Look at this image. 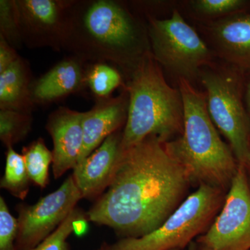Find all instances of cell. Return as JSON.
Returning a JSON list of instances; mask_svg holds the SVG:
<instances>
[{"mask_svg": "<svg viewBox=\"0 0 250 250\" xmlns=\"http://www.w3.org/2000/svg\"><path fill=\"white\" fill-rule=\"evenodd\" d=\"M191 184L164 143L150 136L123 150L108 191L88 211V218L125 238L145 236L178 208Z\"/></svg>", "mask_w": 250, "mask_h": 250, "instance_id": "cell-1", "label": "cell"}, {"mask_svg": "<svg viewBox=\"0 0 250 250\" xmlns=\"http://www.w3.org/2000/svg\"><path fill=\"white\" fill-rule=\"evenodd\" d=\"M62 50L88 63L118 65L128 75L151 51L147 31L116 0H72Z\"/></svg>", "mask_w": 250, "mask_h": 250, "instance_id": "cell-2", "label": "cell"}, {"mask_svg": "<svg viewBox=\"0 0 250 250\" xmlns=\"http://www.w3.org/2000/svg\"><path fill=\"white\" fill-rule=\"evenodd\" d=\"M184 104L182 136L164 143L166 150L185 167L192 183L228 192L238 168L231 148L219 136L207 108V95L189 81L179 79Z\"/></svg>", "mask_w": 250, "mask_h": 250, "instance_id": "cell-3", "label": "cell"}, {"mask_svg": "<svg viewBox=\"0 0 250 250\" xmlns=\"http://www.w3.org/2000/svg\"><path fill=\"white\" fill-rule=\"evenodd\" d=\"M125 89L129 101L123 131V150L150 136L165 143L182 134L184 104L180 90L167 83L151 51L131 72Z\"/></svg>", "mask_w": 250, "mask_h": 250, "instance_id": "cell-4", "label": "cell"}, {"mask_svg": "<svg viewBox=\"0 0 250 250\" xmlns=\"http://www.w3.org/2000/svg\"><path fill=\"white\" fill-rule=\"evenodd\" d=\"M226 192L200 184L159 228L139 238H124L111 250H184L204 234L223 207Z\"/></svg>", "mask_w": 250, "mask_h": 250, "instance_id": "cell-5", "label": "cell"}, {"mask_svg": "<svg viewBox=\"0 0 250 250\" xmlns=\"http://www.w3.org/2000/svg\"><path fill=\"white\" fill-rule=\"evenodd\" d=\"M147 32L153 57L179 79L190 82L210 62L209 49L176 10L168 19L149 16Z\"/></svg>", "mask_w": 250, "mask_h": 250, "instance_id": "cell-6", "label": "cell"}, {"mask_svg": "<svg viewBox=\"0 0 250 250\" xmlns=\"http://www.w3.org/2000/svg\"><path fill=\"white\" fill-rule=\"evenodd\" d=\"M202 82L212 121L228 140L238 164L246 166L250 159V123L238 78L230 70H212L202 74Z\"/></svg>", "mask_w": 250, "mask_h": 250, "instance_id": "cell-7", "label": "cell"}, {"mask_svg": "<svg viewBox=\"0 0 250 250\" xmlns=\"http://www.w3.org/2000/svg\"><path fill=\"white\" fill-rule=\"evenodd\" d=\"M196 243L208 250H250V187L244 165L238 164L218 215Z\"/></svg>", "mask_w": 250, "mask_h": 250, "instance_id": "cell-8", "label": "cell"}, {"mask_svg": "<svg viewBox=\"0 0 250 250\" xmlns=\"http://www.w3.org/2000/svg\"><path fill=\"white\" fill-rule=\"evenodd\" d=\"M83 198L72 175L35 205L18 208L16 250L35 248L57 229Z\"/></svg>", "mask_w": 250, "mask_h": 250, "instance_id": "cell-9", "label": "cell"}, {"mask_svg": "<svg viewBox=\"0 0 250 250\" xmlns=\"http://www.w3.org/2000/svg\"><path fill=\"white\" fill-rule=\"evenodd\" d=\"M72 0H16L21 35L29 48L62 50Z\"/></svg>", "mask_w": 250, "mask_h": 250, "instance_id": "cell-10", "label": "cell"}, {"mask_svg": "<svg viewBox=\"0 0 250 250\" xmlns=\"http://www.w3.org/2000/svg\"><path fill=\"white\" fill-rule=\"evenodd\" d=\"M83 112L60 106L48 117L46 129L53 141L54 177L58 179L78 164L83 143Z\"/></svg>", "mask_w": 250, "mask_h": 250, "instance_id": "cell-11", "label": "cell"}, {"mask_svg": "<svg viewBox=\"0 0 250 250\" xmlns=\"http://www.w3.org/2000/svg\"><path fill=\"white\" fill-rule=\"evenodd\" d=\"M122 139L120 130L111 134L73 169L72 177L83 198L97 196L109 187L123 152Z\"/></svg>", "mask_w": 250, "mask_h": 250, "instance_id": "cell-12", "label": "cell"}, {"mask_svg": "<svg viewBox=\"0 0 250 250\" xmlns=\"http://www.w3.org/2000/svg\"><path fill=\"white\" fill-rule=\"evenodd\" d=\"M129 101V93L125 89L115 98L96 100L91 109L83 112V143L78 164L98 149L108 136L125 125Z\"/></svg>", "mask_w": 250, "mask_h": 250, "instance_id": "cell-13", "label": "cell"}, {"mask_svg": "<svg viewBox=\"0 0 250 250\" xmlns=\"http://www.w3.org/2000/svg\"><path fill=\"white\" fill-rule=\"evenodd\" d=\"M88 62L70 55L57 62L48 71L33 81L31 97L34 104L47 105L75 94L86 86Z\"/></svg>", "mask_w": 250, "mask_h": 250, "instance_id": "cell-14", "label": "cell"}, {"mask_svg": "<svg viewBox=\"0 0 250 250\" xmlns=\"http://www.w3.org/2000/svg\"><path fill=\"white\" fill-rule=\"evenodd\" d=\"M212 39L225 60L242 67H250V14L217 21L210 27Z\"/></svg>", "mask_w": 250, "mask_h": 250, "instance_id": "cell-15", "label": "cell"}, {"mask_svg": "<svg viewBox=\"0 0 250 250\" xmlns=\"http://www.w3.org/2000/svg\"><path fill=\"white\" fill-rule=\"evenodd\" d=\"M33 81L30 65L22 57L0 73V109L31 114L35 106L31 97Z\"/></svg>", "mask_w": 250, "mask_h": 250, "instance_id": "cell-16", "label": "cell"}, {"mask_svg": "<svg viewBox=\"0 0 250 250\" xmlns=\"http://www.w3.org/2000/svg\"><path fill=\"white\" fill-rule=\"evenodd\" d=\"M85 84L96 100L108 98L117 88L124 84L121 72L106 62L88 63Z\"/></svg>", "mask_w": 250, "mask_h": 250, "instance_id": "cell-17", "label": "cell"}, {"mask_svg": "<svg viewBox=\"0 0 250 250\" xmlns=\"http://www.w3.org/2000/svg\"><path fill=\"white\" fill-rule=\"evenodd\" d=\"M29 179L41 188L48 184L49 167L53 161L52 152L45 146L42 139H39L22 149Z\"/></svg>", "mask_w": 250, "mask_h": 250, "instance_id": "cell-18", "label": "cell"}, {"mask_svg": "<svg viewBox=\"0 0 250 250\" xmlns=\"http://www.w3.org/2000/svg\"><path fill=\"white\" fill-rule=\"evenodd\" d=\"M29 180L22 154L16 152L13 147H7L4 174L0 184L1 188L23 200L29 191Z\"/></svg>", "mask_w": 250, "mask_h": 250, "instance_id": "cell-19", "label": "cell"}, {"mask_svg": "<svg viewBox=\"0 0 250 250\" xmlns=\"http://www.w3.org/2000/svg\"><path fill=\"white\" fill-rule=\"evenodd\" d=\"M31 114L0 109V139L6 147H13L30 133Z\"/></svg>", "mask_w": 250, "mask_h": 250, "instance_id": "cell-20", "label": "cell"}, {"mask_svg": "<svg viewBox=\"0 0 250 250\" xmlns=\"http://www.w3.org/2000/svg\"><path fill=\"white\" fill-rule=\"evenodd\" d=\"M0 36L16 49L24 45L16 0L0 1Z\"/></svg>", "mask_w": 250, "mask_h": 250, "instance_id": "cell-21", "label": "cell"}, {"mask_svg": "<svg viewBox=\"0 0 250 250\" xmlns=\"http://www.w3.org/2000/svg\"><path fill=\"white\" fill-rule=\"evenodd\" d=\"M82 220H83V214L80 210L75 208L52 234L35 248L29 250H70L67 238L76 230Z\"/></svg>", "mask_w": 250, "mask_h": 250, "instance_id": "cell-22", "label": "cell"}, {"mask_svg": "<svg viewBox=\"0 0 250 250\" xmlns=\"http://www.w3.org/2000/svg\"><path fill=\"white\" fill-rule=\"evenodd\" d=\"M18 220L10 213L2 197H0V250H16Z\"/></svg>", "mask_w": 250, "mask_h": 250, "instance_id": "cell-23", "label": "cell"}, {"mask_svg": "<svg viewBox=\"0 0 250 250\" xmlns=\"http://www.w3.org/2000/svg\"><path fill=\"white\" fill-rule=\"evenodd\" d=\"M241 0H199L195 7L199 12L208 16H219L234 12L243 6Z\"/></svg>", "mask_w": 250, "mask_h": 250, "instance_id": "cell-24", "label": "cell"}, {"mask_svg": "<svg viewBox=\"0 0 250 250\" xmlns=\"http://www.w3.org/2000/svg\"><path fill=\"white\" fill-rule=\"evenodd\" d=\"M21 57L17 49L9 45L2 36H0V73L7 70Z\"/></svg>", "mask_w": 250, "mask_h": 250, "instance_id": "cell-25", "label": "cell"}, {"mask_svg": "<svg viewBox=\"0 0 250 250\" xmlns=\"http://www.w3.org/2000/svg\"><path fill=\"white\" fill-rule=\"evenodd\" d=\"M247 104H248V111L250 114V83L248 86V90H247Z\"/></svg>", "mask_w": 250, "mask_h": 250, "instance_id": "cell-26", "label": "cell"}, {"mask_svg": "<svg viewBox=\"0 0 250 250\" xmlns=\"http://www.w3.org/2000/svg\"><path fill=\"white\" fill-rule=\"evenodd\" d=\"M198 250V246L195 242H192L184 250Z\"/></svg>", "mask_w": 250, "mask_h": 250, "instance_id": "cell-27", "label": "cell"}, {"mask_svg": "<svg viewBox=\"0 0 250 250\" xmlns=\"http://www.w3.org/2000/svg\"><path fill=\"white\" fill-rule=\"evenodd\" d=\"M246 168L247 170V173H248V174H249V175L250 176V159L249 161H248V164H246Z\"/></svg>", "mask_w": 250, "mask_h": 250, "instance_id": "cell-28", "label": "cell"}, {"mask_svg": "<svg viewBox=\"0 0 250 250\" xmlns=\"http://www.w3.org/2000/svg\"><path fill=\"white\" fill-rule=\"evenodd\" d=\"M198 246V245H197ZM208 250L206 249L205 248H202V247L198 246V250Z\"/></svg>", "mask_w": 250, "mask_h": 250, "instance_id": "cell-29", "label": "cell"}, {"mask_svg": "<svg viewBox=\"0 0 250 250\" xmlns=\"http://www.w3.org/2000/svg\"><path fill=\"white\" fill-rule=\"evenodd\" d=\"M110 250V249H109V250Z\"/></svg>", "mask_w": 250, "mask_h": 250, "instance_id": "cell-30", "label": "cell"}, {"mask_svg": "<svg viewBox=\"0 0 250 250\" xmlns=\"http://www.w3.org/2000/svg\"></svg>", "mask_w": 250, "mask_h": 250, "instance_id": "cell-31", "label": "cell"}]
</instances>
